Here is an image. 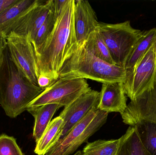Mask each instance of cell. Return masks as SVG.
<instances>
[{
  "label": "cell",
  "instance_id": "cell-1",
  "mask_svg": "<svg viewBox=\"0 0 156 155\" xmlns=\"http://www.w3.org/2000/svg\"><path fill=\"white\" fill-rule=\"evenodd\" d=\"M75 0H68L57 18L53 32L35 53L39 76L44 75L55 82L64 62L69 45L77 42L74 23Z\"/></svg>",
  "mask_w": 156,
  "mask_h": 155
},
{
  "label": "cell",
  "instance_id": "cell-2",
  "mask_svg": "<svg viewBox=\"0 0 156 155\" xmlns=\"http://www.w3.org/2000/svg\"><path fill=\"white\" fill-rule=\"evenodd\" d=\"M44 90L34 85L15 63L6 45L0 65V105L6 115L17 117Z\"/></svg>",
  "mask_w": 156,
  "mask_h": 155
},
{
  "label": "cell",
  "instance_id": "cell-3",
  "mask_svg": "<svg viewBox=\"0 0 156 155\" xmlns=\"http://www.w3.org/2000/svg\"><path fill=\"white\" fill-rule=\"evenodd\" d=\"M126 77L124 67L99 59L76 42L70 43L66 50L58 79H89L105 84L124 83Z\"/></svg>",
  "mask_w": 156,
  "mask_h": 155
},
{
  "label": "cell",
  "instance_id": "cell-4",
  "mask_svg": "<svg viewBox=\"0 0 156 155\" xmlns=\"http://www.w3.org/2000/svg\"><path fill=\"white\" fill-rule=\"evenodd\" d=\"M96 29L107 46L114 64L124 67L143 31L133 28L129 21L117 24L98 22Z\"/></svg>",
  "mask_w": 156,
  "mask_h": 155
},
{
  "label": "cell",
  "instance_id": "cell-5",
  "mask_svg": "<svg viewBox=\"0 0 156 155\" xmlns=\"http://www.w3.org/2000/svg\"><path fill=\"white\" fill-rule=\"evenodd\" d=\"M108 114L99 110L97 107H94L45 155H69L74 153L106 123Z\"/></svg>",
  "mask_w": 156,
  "mask_h": 155
},
{
  "label": "cell",
  "instance_id": "cell-6",
  "mask_svg": "<svg viewBox=\"0 0 156 155\" xmlns=\"http://www.w3.org/2000/svg\"><path fill=\"white\" fill-rule=\"evenodd\" d=\"M156 41L134 67L126 70L124 90L131 101L154 86L156 79Z\"/></svg>",
  "mask_w": 156,
  "mask_h": 155
},
{
  "label": "cell",
  "instance_id": "cell-7",
  "mask_svg": "<svg viewBox=\"0 0 156 155\" xmlns=\"http://www.w3.org/2000/svg\"><path fill=\"white\" fill-rule=\"evenodd\" d=\"M90 89L85 79H58L33 100L27 108L48 104H58L66 107Z\"/></svg>",
  "mask_w": 156,
  "mask_h": 155
},
{
  "label": "cell",
  "instance_id": "cell-8",
  "mask_svg": "<svg viewBox=\"0 0 156 155\" xmlns=\"http://www.w3.org/2000/svg\"><path fill=\"white\" fill-rule=\"evenodd\" d=\"M6 40L9 53L15 63L34 85L38 86L36 57L29 37L10 33Z\"/></svg>",
  "mask_w": 156,
  "mask_h": 155
},
{
  "label": "cell",
  "instance_id": "cell-9",
  "mask_svg": "<svg viewBox=\"0 0 156 155\" xmlns=\"http://www.w3.org/2000/svg\"><path fill=\"white\" fill-rule=\"evenodd\" d=\"M99 99L100 93L90 89L65 107L59 115L64 121L59 140L64 138L93 108L98 106Z\"/></svg>",
  "mask_w": 156,
  "mask_h": 155
},
{
  "label": "cell",
  "instance_id": "cell-10",
  "mask_svg": "<svg viewBox=\"0 0 156 155\" xmlns=\"http://www.w3.org/2000/svg\"><path fill=\"white\" fill-rule=\"evenodd\" d=\"M121 116L123 122L130 126L144 121L156 123V79L153 88L131 101Z\"/></svg>",
  "mask_w": 156,
  "mask_h": 155
},
{
  "label": "cell",
  "instance_id": "cell-11",
  "mask_svg": "<svg viewBox=\"0 0 156 155\" xmlns=\"http://www.w3.org/2000/svg\"><path fill=\"white\" fill-rule=\"evenodd\" d=\"M53 0L44 3L42 2L24 15L13 26L10 33L28 36L33 43L38 30L51 10Z\"/></svg>",
  "mask_w": 156,
  "mask_h": 155
},
{
  "label": "cell",
  "instance_id": "cell-12",
  "mask_svg": "<svg viewBox=\"0 0 156 155\" xmlns=\"http://www.w3.org/2000/svg\"><path fill=\"white\" fill-rule=\"evenodd\" d=\"M75 32L78 46H81L88 36L96 30L98 22L96 13L88 1H75Z\"/></svg>",
  "mask_w": 156,
  "mask_h": 155
},
{
  "label": "cell",
  "instance_id": "cell-13",
  "mask_svg": "<svg viewBox=\"0 0 156 155\" xmlns=\"http://www.w3.org/2000/svg\"><path fill=\"white\" fill-rule=\"evenodd\" d=\"M126 95L122 82L102 84L97 108L108 113L115 112L121 114L127 107Z\"/></svg>",
  "mask_w": 156,
  "mask_h": 155
},
{
  "label": "cell",
  "instance_id": "cell-14",
  "mask_svg": "<svg viewBox=\"0 0 156 155\" xmlns=\"http://www.w3.org/2000/svg\"><path fill=\"white\" fill-rule=\"evenodd\" d=\"M42 1L39 0H18L0 13V34L7 37L19 19Z\"/></svg>",
  "mask_w": 156,
  "mask_h": 155
},
{
  "label": "cell",
  "instance_id": "cell-15",
  "mask_svg": "<svg viewBox=\"0 0 156 155\" xmlns=\"http://www.w3.org/2000/svg\"><path fill=\"white\" fill-rule=\"evenodd\" d=\"M63 107L58 104H48L37 107L28 108L27 111L34 118L33 137L37 143L43 135L55 113Z\"/></svg>",
  "mask_w": 156,
  "mask_h": 155
},
{
  "label": "cell",
  "instance_id": "cell-16",
  "mask_svg": "<svg viewBox=\"0 0 156 155\" xmlns=\"http://www.w3.org/2000/svg\"><path fill=\"white\" fill-rule=\"evenodd\" d=\"M63 119L59 116L54 118L36 143L34 153L37 155H45L60 139L63 127Z\"/></svg>",
  "mask_w": 156,
  "mask_h": 155
},
{
  "label": "cell",
  "instance_id": "cell-17",
  "mask_svg": "<svg viewBox=\"0 0 156 155\" xmlns=\"http://www.w3.org/2000/svg\"><path fill=\"white\" fill-rule=\"evenodd\" d=\"M156 41V28L143 31L142 35L128 56L124 68L126 70L134 67Z\"/></svg>",
  "mask_w": 156,
  "mask_h": 155
},
{
  "label": "cell",
  "instance_id": "cell-18",
  "mask_svg": "<svg viewBox=\"0 0 156 155\" xmlns=\"http://www.w3.org/2000/svg\"><path fill=\"white\" fill-rule=\"evenodd\" d=\"M116 155H150L144 147L135 126H130L121 137Z\"/></svg>",
  "mask_w": 156,
  "mask_h": 155
},
{
  "label": "cell",
  "instance_id": "cell-19",
  "mask_svg": "<svg viewBox=\"0 0 156 155\" xmlns=\"http://www.w3.org/2000/svg\"><path fill=\"white\" fill-rule=\"evenodd\" d=\"M82 45L99 59L114 64L107 46L96 29L89 35Z\"/></svg>",
  "mask_w": 156,
  "mask_h": 155
},
{
  "label": "cell",
  "instance_id": "cell-20",
  "mask_svg": "<svg viewBox=\"0 0 156 155\" xmlns=\"http://www.w3.org/2000/svg\"><path fill=\"white\" fill-rule=\"evenodd\" d=\"M136 127L140 140L150 155H156V123L142 121L134 126Z\"/></svg>",
  "mask_w": 156,
  "mask_h": 155
},
{
  "label": "cell",
  "instance_id": "cell-21",
  "mask_svg": "<svg viewBox=\"0 0 156 155\" xmlns=\"http://www.w3.org/2000/svg\"><path fill=\"white\" fill-rule=\"evenodd\" d=\"M121 138L116 140H98L87 143L82 155H116Z\"/></svg>",
  "mask_w": 156,
  "mask_h": 155
},
{
  "label": "cell",
  "instance_id": "cell-22",
  "mask_svg": "<svg viewBox=\"0 0 156 155\" xmlns=\"http://www.w3.org/2000/svg\"><path fill=\"white\" fill-rule=\"evenodd\" d=\"M57 20V18L56 16L52 5V8L47 17L38 30L34 41L32 43L35 52H37L40 49L46 40L49 37L53 32Z\"/></svg>",
  "mask_w": 156,
  "mask_h": 155
},
{
  "label": "cell",
  "instance_id": "cell-23",
  "mask_svg": "<svg viewBox=\"0 0 156 155\" xmlns=\"http://www.w3.org/2000/svg\"><path fill=\"white\" fill-rule=\"evenodd\" d=\"M0 155H24L16 139L5 134L0 135Z\"/></svg>",
  "mask_w": 156,
  "mask_h": 155
},
{
  "label": "cell",
  "instance_id": "cell-24",
  "mask_svg": "<svg viewBox=\"0 0 156 155\" xmlns=\"http://www.w3.org/2000/svg\"><path fill=\"white\" fill-rule=\"evenodd\" d=\"M68 0H53V8L57 18H58Z\"/></svg>",
  "mask_w": 156,
  "mask_h": 155
},
{
  "label": "cell",
  "instance_id": "cell-25",
  "mask_svg": "<svg viewBox=\"0 0 156 155\" xmlns=\"http://www.w3.org/2000/svg\"><path fill=\"white\" fill-rule=\"evenodd\" d=\"M55 83L50 78L45 76L40 75L38 76V86L44 90Z\"/></svg>",
  "mask_w": 156,
  "mask_h": 155
},
{
  "label": "cell",
  "instance_id": "cell-26",
  "mask_svg": "<svg viewBox=\"0 0 156 155\" xmlns=\"http://www.w3.org/2000/svg\"><path fill=\"white\" fill-rule=\"evenodd\" d=\"M18 1V0H0V13L17 2Z\"/></svg>",
  "mask_w": 156,
  "mask_h": 155
},
{
  "label": "cell",
  "instance_id": "cell-27",
  "mask_svg": "<svg viewBox=\"0 0 156 155\" xmlns=\"http://www.w3.org/2000/svg\"><path fill=\"white\" fill-rule=\"evenodd\" d=\"M6 36L0 34V65L2 58L3 52L6 45Z\"/></svg>",
  "mask_w": 156,
  "mask_h": 155
},
{
  "label": "cell",
  "instance_id": "cell-28",
  "mask_svg": "<svg viewBox=\"0 0 156 155\" xmlns=\"http://www.w3.org/2000/svg\"><path fill=\"white\" fill-rule=\"evenodd\" d=\"M73 155H82L81 152L80 151H78L75 154Z\"/></svg>",
  "mask_w": 156,
  "mask_h": 155
},
{
  "label": "cell",
  "instance_id": "cell-29",
  "mask_svg": "<svg viewBox=\"0 0 156 155\" xmlns=\"http://www.w3.org/2000/svg\"><path fill=\"white\" fill-rule=\"evenodd\" d=\"M155 53H156V47H155Z\"/></svg>",
  "mask_w": 156,
  "mask_h": 155
}]
</instances>
